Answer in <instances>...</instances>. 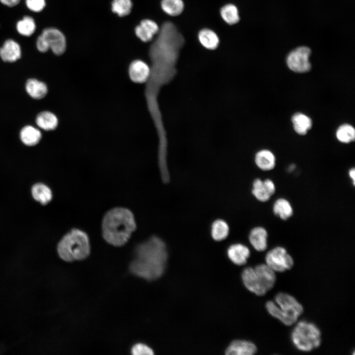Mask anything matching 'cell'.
<instances>
[{"mask_svg":"<svg viewBox=\"0 0 355 355\" xmlns=\"http://www.w3.org/2000/svg\"><path fill=\"white\" fill-rule=\"evenodd\" d=\"M167 258L164 241L157 236H151L135 248V258L130 266V271L146 280H156L164 273Z\"/></svg>","mask_w":355,"mask_h":355,"instance_id":"cell-1","label":"cell"},{"mask_svg":"<svg viewBox=\"0 0 355 355\" xmlns=\"http://www.w3.org/2000/svg\"><path fill=\"white\" fill-rule=\"evenodd\" d=\"M137 228L133 213L124 207H115L104 215L102 222V233L105 240L115 247L124 245Z\"/></svg>","mask_w":355,"mask_h":355,"instance_id":"cell-2","label":"cell"},{"mask_svg":"<svg viewBox=\"0 0 355 355\" xmlns=\"http://www.w3.org/2000/svg\"><path fill=\"white\" fill-rule=\"evenodd\" d=\"M158 33L149 50L154 66L159 67L166 64H173L184 43V38L175 25L170 22L164 23Z\"/></svg>","mask_w":355,"mask_h":355,"instance_id":"cell-3","label":"cell"},{"mask_svg":"<svg viewBox=\"0 0 355 355\" xmlns=\"http://www.w3.org/2000/svg\"><path fill=\"white\" fill-rule=\"evenodd\" d=\"M57 251L60 257L67 262L85 259L90 252L88 235L79 229H72L60 241Z\"/></svg>","mask_w":355,"mask_h":355,"instance_id":"cell-4","label":"cell"},{"mask_svg":"<svg viewBox=\"0 0 355 355\" xmlns=\"http://www.w3.org/2000/svg\"><path fill=\"white\" fill-rule=\"evenodd\" d=\"M275 301L279 306L274 302L269 301L266 304V308L271 316L286 325L295 323L303 312L302 305L288 294L279 293L275 296Z\"/></svg>","mask_w":355,"mask_h":355,"instance_id":"cell-5","label":"cell"},{"mask_svg":"<svg viewBox=\"0 0 355 355\" xmlns=\"http://www.w3.org/2000/svg\"><path fill=\"white\" fill-rule=\"evenodd\" d=\"M291 340L295 347L303 352H310L318 348L321 343V333L314 323L306 321L299 322L291 333Z\"/></svg>","mask_w":355,"mask_h":355,"instance_id":"cell-6","label":"cell"},{"mask_svg":"<svg viewBox=\"0 0 355 355\" xmlns=\"http://www.w3.org/2000/svg\"><path fill=\"white\" fill-rule=\"evenodd\" d=\"M36 47L40 52H45L51 49L54 54L60 55L66 50V37L59 30L54 28H47L38 37Z\"/></svg>","mask_w":355,"mask_h":355,"instance_id":"cell-7","label":"cell"},{"mask_svg":"<svg viewBox=\"0 0 355 355\" xmlns=\"http://www.w3.org/2000/svg\"><path fill=\"white\" fill-rule=\"evenodd\" d=\"M266 265L274 272H283L292 268L294 262L286 249L276 247L270 250L265 256Z\"/></svg>","mask_w":355,"mask_h":355,"instance_id":"cell-8","label":"cell"},{"mask_svg":"<svg viewBox=\"0 0 355 355\" xmlns=\"http://www.w3.org/2000/svg\"><path fill=\"white\" fill-rule=\"evenodd\" d=\"M310 49L307 47H300L292 51L288 55L286 63L289 69L296 72L304 73L311 68L309 58Z\"/></svg>","mask_w":355,"mask_h":355,"instance_id":"cell-9","label":"cell"},{"mask_svg":"<svg viewBox=\"0 0 355 355\" xmlns=\"http://www.w3.org/2000/svg\"><path fill=\"white\" fill-rule=\"evenodd\" d=\"M242 278L246 288L256 295L262 296L268 291L262 280L254 268L248 267L245 269L242 274Z\"/></svg>","mask_w":355,"mask_h":355,"instance_id":"cell-10","label":"cell"},{"mask_svg":"<svg viewBox=\"0 0 355 355\" xmlns=\"http://www.w3.org/2000/svg\"><path fill=\"white\" fill-rule=\"evenodd\" d=\"M276 190L275 184L270 178L262 180L258 178L253 182L252 194L258 201H268L275 193Z\"/></svg>","mask_w":355,"mask_h":355,"instance_id":"cell-11","label":"cell"},{"mask_svg":"<svg viewBox=\"0 0 355 355\" xmlns=\"http://www.w3.org/2000/svg\"><path fill=\"white\" fill-rule=\"evenodd\" d=\"M130 79L136 83H143L149 78L151 70L148 65L141 60H135L131 63L128 69Z\"/></svg>","mask_w":355,"mask_h":355,"instance_id":"cell-12","label":"cell"},{"mask_svg":"<svg viewBox=\"0 0 355 355\" xmlns=\"http://www.w3.org/2000/svg\"><path fill=\"white\" fill-rule=\"evenodd\" d=\"M159 28L156 22L150 19H143L135 29L137 36L143 42L151 40L153 36L157 34Z\"/></svg>","mask_w":355,"mask_h":355,"instance_id":"cell-13","label":"cell"},{"mask_svg":"<svg viewBox=\"0 0 355 355\" xmlns=\"http://www.w3.org/2000/svg\"><path fill=\"white\" fill-rule=\"evenodd\" d=\"M268 237L267 230L263 227L257 226L250 230L248 239L250 244L255 250L263 251L267 248Z\"/></svg>","mask_w":355,"mask_h":355,"instance_id":"cell-14","label":"cell"},{"mask_svg":"<svg viewBox=\"0 0 355 355\" xmlns=\"http://www.w3.org/2000/svg\"><path fill=\"white\" fill-rule=\"evenodd\" d=\"M256 351V347L252 342L245 340H235L228 347L225 354L227 355H252Z\"/></svg>","mask_w":355,"mask_h":355,"instance_id":"cell-15","label":"cell"},{"mask_svg":"<svg viewBox=\"0 0 355 355\" xmlns=\"http://www.w3.org/2000/svg\"><path fill=\"white\" fill-rule=\"evenodd\" d=\"M229 258L234 264L242 265L246 263L250 255L249 248L242 244H235L230 246L227 249Z\"/></svg>","mask_w":355,"mask_h":355,"instance_id":"cell-16","label":"cell"},{"mask_svg":"<svg viewBox=\"0 0 355 355\" xmlns=\"http://www.w3.org/2000/svg\"><path fill=\"white\" fill-rule=\"evenodd\" d=\"M21 55L20 45L12 39L7 40L0 48V57L5 62H15L20 58Z\"/></svg>","mask_w":355,"mask_h":355,"instance_id":"cell-17","label":"cell"},{"mask_svg":"<svg viewBox=\"0 0 355 355\" xmlns=\"http://www.w3.org/2000/svg\"><path fill=\"white\" fill-rule=\"evenodd\" d=\"M254 161L257 167L263 171L273 170L276 164L275 155L268 149L258 151L255 154Z\"/></svg>","mask_w":355,"mask_h":355,"instance_id":"cell-18","label":"cell"},{"mask_svg":"<svg viewBox=\"0 0 355 355\" xmlns=\"http://www.w3.org/2000/svg\"><path fill=\"white\" fill-rule=\"evenodd\" d=\"M272 210L276 216L283 220H287L293 214V209L291 203L284 198H279L275 201Z\"/></svg>","mask_w":355,"mask_h":355,"instance_id":"cell-19","label":"cell"},{"mask_svg":"<svg viewBox=\"0 0 355 355\" xmlns=\"http://www.w3.org/2000/svg\"><path fill=\"white\" fill-rule=\"evenodd\" d=\"M291 121L294 131L301 135L306 134L312 126L311 119L301 112L295 113L292 116Z\"/></svg>","mask_w":355,"mask_h":355,"instance_id":"cell-20","label":"cell"},{"mask_svg":"<svg viewBox=\"0 0 355 355\" xmlns=\"http://www.w3.org/2000/svg\"><path fill=\"white\" fill-rule=\"evenodd\" d=\"M32 194L35 200L43 205L50 202L52 198L50 188L42 183H37L33 186Z\"/></svg>","mask_w":355,"mask_h":355,"instance_id":"cell-21","label":"cell"},{"mask_svg":"<svg viewBox=\"0 0 355 355\" xmlns=\"http://www.w3.org/2000/svg\"><path fill=\"white\" fill-rule=\"evenodd\" d=\"M26 89L29 95L35 99L43 98L47 93L46 85L36 79H29L26 84Z\"/></svg>","mask_w":355,"mask_h":355,"instance_id":"cell-22","label":"cell"},{"mask_svg":"<svg viewBox=\"0 0 355 355\" xmlns=\"http://www.w3.org/2000/svg\"><path fill=\"white\" fill-rule=\"evenodd\" d=\"M254 269L261 277L267 291L272 289L276 280L275 272L264 264L257 265Z\"/></svg>","mask_w":355,"mask_h":355,"instance_id":"cell-23","label":"cell"},{"mask_svg":"<svg viewBox=\"0 0 355 355\" xmlns=\"http://www.w3.org/2000/svg\"><path fill=\"white\" fill-rule=\"evenodd\" d=\"M41 134L39 130L32 126H26L20 132V139L25 145L34 146L40 141Z\"/></svg>","mask_w":355,"mask_h":355,"instance_id":"cell-24","label":"cell"},{"mask_svg":"<svg viewBox=\"0 0 355 355\" xmlns=\"http://www.w3.org/2000/svg\"><path fill=\"white\" fill-rule=\"evenodd\" d=\"M198 39L204 47L210 50L216 48L219 44L217 35L213 31L208 29H202L199 32Z\"/></svg>","mask_w":355,"mask_h":355,"instance_id":"cell-25","label":"cell"},{"mask_svg":"<svg viewBox=\"0 0 355 355\" xmlns=\"http://www.w3.org/2000/svg\"><path fill=\"white\" fill-rule=\"evenodd\" d=\"M36 123L41 129L49 131L53 130L57 127L58 120L56 116L53 113L43 111L37 116Z\"/></svg>","mask_w":355,"mask_h":355,"instance_id":"cell-26","label":"cell"},{"mask_svg":"<svg viewBox=\"0 0 355 355\" xmlns=\"http://www.w3.org/2000/svg\"><path fill=\"white\" fill-rule=\"evenodd\" d=\"M229 227L227 223L222 219L215 220L212 225L211 234L213 238L217 241L225 239L229 234Z\"/></svg>","mask_w":355,"mask_h":355,"instance_id":"cell-27","label":"cell"},{"mask_svg":"<svg viewBox=\"0 0 355 355\" xmlns=\"http://www.w3.org/2000/svg\"><path fill=\"white\" fill-rule=\"evenodd\" d=\"M161 5L166 13L173 16L179 15L184 8L182 0H162Z\"/></svg>","mask_w":355,"mask_h":355,"instance_id":"cell-28","label":"cell"},{"mask_svg":"<svg viewBox=\"0 0 355 355\" xmlns=\"http://www.w3.org/2000/svg\"><path fill=\"white\" fill-rule=\"evenodd\" d=\"M220 15L223 20L229 25L236 24L240 20L238 9L233 4H227L222 7Z\"/></svg>","mask_w":355,"mask_h":355,"instance_id":"cell-29","label":"cell"},{"mask_svg":"<svg viewBox=\"0 0 355 355\" xmlns=\"http://www.w3.org/2000/svg\"><path fill=\"white\" fill-rule=\"evenodd\" d=\"M336 136L339 141L348 143L355 140V130L352 125L344 124L338 127Z\"/></svg>","mask_w":355,"mask_h":355,"instance_id":"cell-30","label":"cell"},{"mask_svg":"<svg viewBox=\"0 0 355 355\" xmlns=\"http://www.w3.org/2000/svg\"><path fill=\"white\" fill-rule=\"evenodd\" d=\"M133 3L132 0H113L111 2V10L120 17L128 15L131 11Z\"/></svg>","mask_w":355,"mask_h":355,"instance_id":"cell-31","label":"cell"},{"mask_svg":"<svg viewBox=\"0 0 355 355\" xmlns=\"http://www.w3.org/2000/svg\"><path fill=\"white\" fill-rule=\"evenodd\" d=\"M16 27L20 34L29 36L35 32L36 26L33 18L25 16L17 23Z\"/></svg>","mask_w":355,"mask_h":355,"instance_id":"cell-32","label":"cell"},{"mask_svg":"<svg viewBox=\"0 0 355 355\" xmlns=\"http://www.w3.org/2000/svg\"><path fill=\"white\" fill-rule=\"evenodd\" d=\"M134 355H151L153 352L151 349L143 344H137L133 347L131 350Z\"/></svg>","mask_w":355,"mask_h":355,"instance_id":"cell-33","label":"cell"},{"mask_svg":"<svg viewBox=\"0 0 355 355\" xmlns=\"http://www.w3.org/2000/svg\"><path fill=\"white\" fill-rule=\"evenodd\" d=\"M28 8L34 12H40L45 6V0H26Z\"/></svg>","mask_w":355,"mask_h":355,"instance_id":"cell-34","label":"cell"},{"mask_svg":"<svg viewBox=\"0 0 355 355\" xmlns=\"http://www.w3.org/2000/svg\"><path fill=\"white\" fill-rule=\"evenodd\" d=\"M20 1V0H0L2 4L10 7L15 6Z\"/></svg>","mask_w":355,"mask_h":355,"instance_id":"cell-35","label":"cell"},{"mask_svg":"<svg viewBox=\"0 0 355 355\" xmlns=\"http://www.w3.org/2000/svg\"><path fill=\"white\" fill-rule=\"evenodd\" d=\"M349 176L352 180L353 186L355 184V169L354 168L350 169L348 172Z\"/></svg>","mask_w":355,"mask_h":355,"instance_id":"cell-36","label":"cell"},{"mask_svg":"<svg viewBox=\"0 0 355 355\" xmlns=\"http://www.w3.org/2000/svg\"><path fill=\"white\" fill-rule=\"evenodd\" d=\"M295 166L294 165H293V164H292V165H291L289 167V168H288V170L289 171L291 172V171H292L295 169Z\"/></svg>","mask_w":355,"mask_h":355,"instance_id":"cell-37","label":"cell"}]
</instances>
